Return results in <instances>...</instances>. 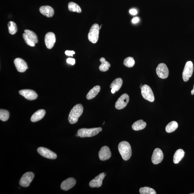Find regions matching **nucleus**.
Segmentation results:
<instances>
[{
	"instance_id": "f257e3e1",
	"label": "nucleus",
	"mask_w": 194,
	"mask_h": 194,
	"mask_svg": "<svg viewBox=\"0 0 194 194\" xmlns=\"http://www.w3.org/2000/svg\"><path fill=\"white\" fill-rule=\"evenodd\" d=\"M118 150L123 159L127 161L132 155V151L130 144L128 142L123 141L118 145Z\"/></svg>"
},
{
	"instance_id": "f03ea898",
	"label": "nucleus",
	"mask_w": 194,
	"mask_h": 194,
	"mask_svg": "<svg viewBox=\"0 0 194 194\" xmlns=\"http://www.w3.org/2000/svg\"><path fill=\"white\" fill-rule=\"evenodd\" d=\"M83 107L81 104L76 105L72 109L70 112L69 116V122L71 124L76 123L78 121V119L83 111Z\"/></svg>"
},
{
	"instance_id": "7ed1b4c3",
	"label": "nucleus",
	"mask_w": 194,
	"mask_h": 194,
	"mask_svg": "<svg viewBox=\"0 0 194 194\" xmlns=\"http://www.w3.org/2000/svg\"><path fill=\"white\" fill-rule=\"evenodd\" d=\"M102 130L101 127L90 128H81L78 130V134L81 138L90 137L95 136Z\"/></svg>"
},
{
	"instance_id": "20e7f679",
	"label": "nucleus",
	"mask_w": 194,
	"mask_h": 194,
	"mask_svg": "<svg viewBox=\"0 0 194 194\" xmlns=\"http://www.w3.org/2000/svg\"><path fill=\"white\" fill-rule=\"evenodd\" d=\"M100 27L97 24H93L90 28L88 34L89 40L93 44L97 43L99 39Z\"/></svg>"
},
{
	"instance_id": "39448f33",
	"label": "nucleus",
	"mask_w": 194,
	"mask_h": 194,
	"mask_svg": "<svg viewBox=\"0 0 194 194\" xmlns=\"http://www.w3.org/2000/svg\"><path fill=\"white\" fill-rule=\"evenodd\" d=\"M141 92L142 96L148 101L153 102L155 100L154 96L152 90L149 86L144 85L141 89Z\"/></svg>"
},
{
	"instance_id": "423d86ee",
	"label": "nucleus",
	"mask_w": 194,
	"mask_h": 194,
	"mask_svg": "<svg viewBox=\"0 0 194 194\" xmlns=\"http://www.w3.org/2000/svg\"><path fill=\"white\" fill-rule=\"evenodd\" d=\"M193 71V64L191 61H188L186 63L184 67L182 77L184 82H187L192 76Z\"/></svg>"
},
{
	"instance_id": "0eeeda50",
	"label": "nucleus",
	"mask_w": 194,
	"mask_h": 194,
	"mask_svg": "<svg viewBox=\"0 0 194 194\" xmlns=\"http://www.w3.org/2000/svg\"><path fill=\"white\" fill-rule=\"evenodd\" d=\"M34 177V174L31 172H28L23 175L19 182L20 185L26 187H29Z\"/></svg>"
},
{
	"instance_id": "6e6552de",
	"label": "nucleus",
	"mask_w": 194,
	"mask_h": 194,
	"mask_svg": "<svg viewBox=\"0 0 194 194\" xmlns=\"http://www.w3.org/2000/svg\"><path fill=\"white\" fill-rule=\"evenodd\" d=\"M156 72L159 78L162 79L166 78L169 75L168 68L166 65L163 63L158 65L156 68Z\"/></svg>"
},
{
	"instance_id": "1a4fd4ad",
	"label": "nucleus",
	"mask_w": 194,
	"mask_h": 194,
	"mask_svg": "<svg viewBox=\"0 0 194 194\" xmlns=\"http://www.w3.org/2000/svg\"><path fill=\"white\" fill-rule=\"evenodd\" d=\"M129 99V96L126 93L121 95L116 103V108L118 110L124 108L127 106Z\"/></svg>"
},
{
	"instance_id": "9d476101",
	"label": "nucleus",
	"mask_w": 194,
	"mask_h": 194,
	"mask_svg": "<svg viewBox=\"0 0 194 194\" xmlns=\"http://www.w3.org/2000/svg\"><path fill=\"white\" fill-rule=\"evenodd\" d=\"M37 151L41 155L46 158L55 159L57 158V154L50 149L43 147H40L37 149Z\"/></svg>"
},
{
	"instance_id": "9b49d317",
	"label": "nucleus",
	"mask_w": 194,
	"mask_h": 194,
	"mask_svg": "<svg viewBox=\"0 0 194 194\" xmlns=\"http://www.w3.org/2000/svg\"><path fill=\"white\" fill-rule=\"evenodd\" d=\"M163 158V155L162 150L156 148L154 149L152 156V162L154 164H158L162 162Z\"/></svg>"
},
{
	"instance_id": "f8f14e48",
	"label": "nucleus",
	"mask_w": 194,
	"mask_h": 194,
	"mask_svg": "<svg viewBox=\"0 0 194 194\" xmlns=\"http://www.w3.org/2000/svg\"><path fill=\"white\" fill-rule=\"evenodd\" d=\"M106 174L105 173H102L98 176L96 177L94 179L91 181L89 183V186L91 187H100L102 184V181Z\"/></svg>"
},
{
	"instance_id": "ddd939ff",
	"label": "nucleus",
	"mask_w": 194,
	"mask_h": 194,
	"mask_svg": "<svg viewBox=\"0 0 194 194\" xmlns=\"http://www.w3.org/2000/svg\"><path fill=\"white\" fill-rule=\"evenodd\" d=\"M99 156L100 159L102 161L109 159L111 156L110 149L106 146L102 147L99 152Z\"/></svg>"
},
{
	"instance_id": "4468645a",
	"label": "nucleus",
	"mask_w": 194,
	"mask_h": 194,
	"mask_svg": "<svg viewBox=\"0 0 194 194\" xmlns=\"http://www.w3.org/2000/svg\"><path fill=\"white\" fill-rule=\"evenodd\" d=\"M14 64L16 69L19 72H24L29 69L25 61L20 58H17L14 60Z\"/></svg>"
},
{
	"instance_id": "2eb2a0df",
	"label": "nucleus",
	"mask_w": 194,
	"mask_h": 194,
	"mask_svg": "<svg viewBox=\"0 0 194 194\" xmlns=\"http://www.w3.org/2000/svg\"><path fill=\"white\" fill-rule=\"evenodd\" d=\"M56 41L55 35L53 32H50L47 33L45 37V42L47 48H52Z\"/></svg>"
},
{
	"instance_id": "dca6fc26",
	"label": "nucleus",
	"mask_w": 194,
	"mask_h": 194,
	"mask_svg": "<svg viewBox=\"0 0 194 194\" xmlns=\"http://www.w3.org/2000/svg\"><path fill=\"white\" fill-rule=\"evenodd\" d=\"M76 181L73 177H70L62 182L60 187L62 190L67 191L73 187L75 185Z\"/></svg>"
},
{
	"instance_id": "f3484780",
	"label": "nucleus",
	"mask_w": 194,
	"mask_h": 194,
	"mask_svg": "<svg viewBox=\"0 0 194 194\" xmlns=\"http://www.w3.org/2000/svg\"><path fill=\"white\" fill-rule=\"evenodd\" d=\"M20 94L26 99L32 100L36 99L37 97V93L34 91L31 90H23L19 92Z\"/></svg>"
},
{
	"instance_id": "a211bd4d",
	"label": "nucleus",
	"mask_w": 194,
	"mask_h": 194,
	"mask_svg": "<svg viewBox=\"0 0 194 194\" xmlns=\"http://www.w3.org/2000/svg\"><path fill=\"white\" fill-rule=\"evenodd\" d=\"M123 84L122 79L118 78L114 80L111 84L110 88H111V92L114 93L120 90Z\"/></svg>"
},
{
	"instance_id": "6ab92c4d",
	"label": "nucleus",
	"mask_w": 194,
	"mask_h": 194,
	"mask_svg": "<svg viewBox=\"0 0 194 194\" xmlns=\"http://www.w3.org/2000/svg\"><path fill=\"white\" fill-rule=\"evenodd\" d=\"M40 11L42 15L48 17H52L54 15V10L50 6H43L40 7Z\"/></svg>"
},
{
	"instance_id": "aec40b11",
	"label": "nucleus",
	"mask_w": 194,
	"mask_h": 194,
	"mask_svg": "<svg viewBox=\"0 0 194 194\" xmlns=\"http://www.w3.org/2000/svg\"><path fill=\"white\" fill-rule=\"evenodd\" d=\"M45 114V111L44 109L39 110L33 114L31 118L32 122H35L43 119Z\"/></svg>"
},
{
	"instance_id": "412c9836",
	"label": "nucleus",
	"mask_w": 194,
	"mask_h": 194,
	"mask_svg": "<svg viewBox=\"0 0 194 194\" xmlns=\"http://www.w3.org/2000/svg\"><path fill=\"white\" fill-rule=\"evenodd\" d=\"M100 90V87L99 86H96L93 87L88 92L86 98L88 100L92 99L98 94Z\"/></svg>"
},
{
	"instance_id": "4be33fe9",
	"label": "nucleus",
	"mask_w": 194,
	"mask_h": 194,
	"mask_svg": "<svg viewBox=\"0 0 194 194\" xmlns=\"http://www.w3.org/2000/svg\"><path fill=\"white\" fill-rule=\"evenodd\" d=\"M184 151L182 149H179L175 153L173 157V162L175 164H177L182 160L184 156Z\"/></svg>"
},
{
	"instance_id": "5701e85b",
	"label": "nucleus",
	"mask_w": 194,
	"mask_h": 194,
	"mask_svg": "<svg viewBox=\"0 0 194 194\" xmlns=\"http://www.w3.org/2000/svg\"><path fill=\"white\" fill-rule=\"evenodd\" d=\"M147 125L146 123L142 120H140L135 121L132 125L133 130L138 131L144 129Z\"/></svg>"
},
{
	"instance_id": "b1692460",
	"label": "nucleus",
	"mask_w": 194,
	"mask_h": 194,
	"mask_svg": "<svg viewBox=\"0 0 194 194\" xmlns=\"http://www.w3.org/2000/svg\"><path fill=\"white\" fill-rule=\"evenodd\" d=\"M100 61L102 63L101 64L99 67L100 71L103 72L108 71L109 68L111 66V64L108 62L106 61V59L103 57L100 58Z\"/></svg>"
},
{
	"instance_id": "393cba45",
	"label": "nucleus",
	"mask_w": 194,
	"mask_h": 194,
	"mask_svg": "<svg viewBox=\"0 0 194 194\" xmlns=\"http://www.w3.org/2000/svg\"><path fill=\"white\" fill-rule=\"evenodd\" d=\"M178 127V124L176 121H172L168 123L166 127V131L168 133L173 132L177 130Z\"/></svg>"
},
{
	"instance_id": "a878e982",
	"label": "nucleus",
	"mask_w": 194,
	"mask_h": 194,
	"mask_svg": "<svg viewBox=\"0 0 194 194\" xmlns=\"http://www.w3.org/2000/svg\"><path fill=\"white\" fill-rule=\"evenodd\" d=\"M68 8L70 11L73 12L80 13L82 12L80 7L78 4L74 2H69L68 5Z\"/></svg>"
},
{
	"instance_id": "bb28decb",
	"label": "nucleus",
	"mask_w": 194,
	"mask_h": 194,
	"mask_svg": "<svg viewBox=\"0 0 194 194\" xmlns=\"http://www.w3.org/2000/svg\"><path fill=\"white\" fill-rule=\"evenodd\" d=\"M24 32L28 37L35 44L38 43V39H37L36 34L34 32L31 31V30H25Z\"/></svg>"
},
{
	"instance_id": "cd10ccee",
	"label": "nucleus",
	"mask_w": 194,
	"mask_h": 194,
	"mask_svg": "<svg viewBox=\"0 0 194 194\" xmlns=\"http://www.w3.org/2000/svg\"><path fill=\"white\" fill-rule=\"evenodd\" d=\"M8 27L9 33L14 35L16 33L17 31V25L13 21H10L8 23Z\"/></svg>"
},
{
	"instance_id": "c85d7f7f",
	"label": "nucleus",
	"mask_w": 194,
	"mask_h": 194,
	"mask_svg": "<svg viewBox=\"0 0 194 194\" xmlns=\"http://www.w3.org/2000/svg\"><path fill=\"white\" fill-rule=\"evenodd\" d=\"M140 193L141 194H156V193L153 189L149 187H144L140 188Z\"/></svg>"
},
{
	"instance_id": "c756f323",
	"label": "nucleus",
	"mask_w": 194,
	"mask_h": 194,
	"mask_svg": "<svg viewBox=\"0 0 194 194\" xmlns=\"http://www.w3.org/2000/svg\"><path fill=\"white\" fill-rule=\"evenodd\" d=\"M123 64L126 67L131 68L134 66L135 61L134 58L132 57H128L125 58L123 62Z\"/></svg>"
},
{
	"instance_id": "7c9ffc66",
	"label": "nucleus",
	"mask_w": 194,
	"mask_h": 194,
	"mask_svg": "<svg viewBox=\"0 0 194 194\" xmlns=\"http://www.w3.org/2000/svg\"><path fill=\"white\" fill-rule=\"evenodd\" d=\"M9 114L8 111L5 110L1 109L0 110V120L2 121H6L8 120Z\"/></svg>"
},
{
	"instance_id": "2f4dec72",
	"label": "nucleus",
	"mask_w": 194,
	"mask_h": 194,
	"mask_svg": "<svg viewBox=\"0 0 194 194\" xmlns=\"http://www.w3.org/2000/svg\"><path fill=\"white\" fill-rule=\"evenodd\" d=\"M23 37L26 43L28 45L32 47H34L35 45V44L33 41H32L25 33H24L23 34Z\"/></svg>"
},
{
	"instance_id": "473e14b6",
	"label": "nucleus",
	"mask_w": 194,
	"mask_h": 194,
	"mask_svg": "<svg viewBox=\"0 0 194 194\" xmlns=\"http://www.w3.org/2000/svg\"><path fill=\"white\" fill-rule=\"evenodd\" d=\"M67 64L73 65L75 64V60L73 58H69L67 60Z\"/></svg>"
},
{
	"instance_id": "72a5a7b5",
	"label": "nucleus",
	"mask_w": 194,
	"mask_h": 194,
	"mask_svg": "<svg viewBox=\"0 0 194 194\" xmlns=\"http://www.w3.org/2000/svg\"><path fill=\"white\" fill-rule=\"evenodd\" d=\"M65 53L67 56H71L73 57V55L75 54V52L73 51L66 50Z\"/></svg>"
},
{
	"instance_id": "f704fd0d",
	"label": "nucleus",
	"mask_w": 194,
	"mask_h": 194,
	"mask_svg": "<svg viewBox=\"0 0 194 194\" xmlns=\"http://www.w3.org/2000/svg\"><path fill=\"white\" fill-rule=\"evenodd\" d=\"M130 13L131 14V15H137V11L136 10V9H130Z\"/></svg>"
},
{
	"instance_id": "c9c22d12",
	"label": "nucleus",
	"mask_w": 194,
	"mask_h": 194,
	"mask_svg": "<svg viewBox=\"0 0 194 194\" xmlns=\"http://www.w3.org/2000/svg\"><path fill=\"white\" fill-rule=\"evenodd\" d=\"M139 21V19L138 17H135L133 19L132 22L134 23H136L138 22Z\"/></svg>"
},
{
	"instance_id": "e433bc0d",
	"label": "nucleus",
	"mask_w": 194,
	"mask_h": 194,
	"mask_svg": "<svg viewBox=\"0 0 194 194\" xmlns=\"http://www.w3.org/2000/svg\"><path fill=\"white\" fill-rule=\"evenodd\" d=\"M191 93V94L192 95H194V86H193V89L192 90Z\"/></svg>"
},
{
	"instance_id": "4c0bfd02",
	"label": "nucleus",
	"mask_w": 194,
	"mask_h": 194,
	"mask_svg": "<svg viewBox=\"0 0 194 194\" xmlns=\"http://www.w3.org/2000/svg\"><path fill=\"white\" fill-rule=\"evenodd\" d=\"M142 87H143V86L141 85V86H140V88H141V89L142 88Z\"/></svg>"
},
{
	"instance_id": "58836bf2",
	"label": "nucleus",
	"mask_w": 194,
	"mask_h": 194,
	"mask_svg": "<svg viewBox=\"0 0 194 194\" xmlns=\"http://www.w3.org/2000/svg\"><path fill=\"white\" fill-rule=\"evenodd\" d=\"M76 136H77V137H78V136H79V135H78V134H76Z\"/></svg>"
},
{
	"instance_id": "ea45409f",
	"label": "nucleus",
	"mask_w": 194,
	"mask_h": 194,
	"mask_svg": "<svg viewBox=\"0 0 194 194\" xmlns=\"http://www.w3.org/2000/svg\"><path fill=\"white\" fill-rule=\"evenodd\" d=\"M191 194H194V193H191Z\"/></svg>"
}]
</instances>
